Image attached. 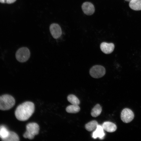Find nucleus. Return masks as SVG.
<instances>
[{"label":"nucleus","mask_w":141,"mask_h":141,"mask_svg":"<svg viewBox=\"0 0 141 141\" xmlns=\"http://www.w3.org/2000/svg\"><path fill=\"white\" fill-rule=\"evenodd\" d=\"M102 111L101 106L99 104H97L92 109L91 115L92 117H96L101 114Z\"/></svg>","instance_id":"nucleus-15"},{"label":"nucleus","mask_w":141,"mask_h":141,"mask_svg":"<svg viewBox=\"0 0 141 141\" xmlns=\"http://www.w3.org/2000/svg\"><path fill=\"white\" fill-rule=\"evenodd\" d=\"M114 47L113 43L105 42L102 43L100 45V48L102 51L106 54L112 53L114 50Z\"/></svg>","instance_id":"nucleus-8"},{"label":"nucleus","mask_w":141,"mask_h":141,"mask_svg":"<svg viewBox=\"0 0 141 141\" xmlns=\"http://www.w3.org/2000/svg\"><path fill=\"white\" fill-rule=\"evenodd\" d=\"M39 127L36 123H30L28 124L26 126V131L23 135L25 138L30 139H33L35 135L39 133Z\"/></svg>","instance_id":"nucleus-3"},{"label":"nucleus","mask_w":141,"mask_h":141,"mask_svg":"<svg viewBox=\"0 0 141 141\" xmlns=\"http://www.w3.org/2000/svg\"><path fill=\"white\" fill-rule=\"evenodd\" d=\"M16 0H0V2L3 3L11 4L14 2Z\"/></svg>","instance_id":"nucleus-19"},{"label":"nucleus","mask_w":141,"mask_h":141,"mask_svg":"<svg viewBox=\"0 0 141 141\" xmlns=\"http://www.w3.org/2000/svg\"><path fill=\"white\" fill-rule=\"evenodd\" d=\"M102 126L104 130L109 132H114L117 129V127L115 124L109 121L104 122Z\"/></svg>","instance_id":"nucleus-11"},{"label":"nucleus","mask_w":141,"mask_h":141,"mask_svg":"<svg viewBox=\"0 0 141 141\" xmlns=\"http://www.w3.org/2000/svg\"><path fill=\"white\" fill-rule=\"evenodd\" d=\"M34 110V103L31 102H26L17 107L15 114L17 120L21 121H25L31 116Z\"/></svg>","instance_id":"nucleus-1"},{"label":"nucleus","mask_w":141,"mask_h":141,"mask_svg":"<svg viewBox=\"0 0 141 141\" xmlns=\"http://www.w3.org/2000/svg\"><path fill=\"white\" fill-rule=\"evenodd\" d=\"M30 56V50L26 47H22L19 48L15 54L16 60L20 62L26 61L29 58Z\"/></svg>","instance_id":"nucleus-4"},{"label":"nucleus","mask_w":141,"mask_h":141,"mask_svg":"<svg viewBox=\"0 0 141 141\" xmlns=\"http://www.w3.org/2000/svg\"><path fill=\"white\" fill-rule=\"evenodd\" d=\"M124 0L126 1L130 2V1H131L132 0Z\"/></svg>","instance_id":"nucleus-20"},{"label":"nucleus","mask_w":141,"mask_h":141,"mask_svg":"<svg viewBox=\"0 0 141 141\" xmlns=\"http://www.w3.org/2000/svg\"><path fill=\"white\" fill-rule=\"evenodd\" d=\"M82 9L84 13L87 15H91L94 12L95 9L94 5L91 3L86 2L82 5Z\"/></svg>","instance_id":"nucleus-9"},{"label":"nucleus","mask_w":141,"mask_h":141,"mask_svg":"<svg viewBox=\"0 0 141 141\" xmlns=\"http://www.w3.org/2000/svg\"><path fill=\"white\" fill-rule=\"evenodd\" d=\"M50 30L51 35L55 39L58 38L62 34L61 28L57 24L54 23L51 24L50 27Z\"/></svg>","instance_id":"nucleus-7"},{"label":"nucleus","mask_w":141,"mask_h":141,"mask_svg":"<svg viewBox=\"0 0 141 141\" xmlns=\"http://www.w3.org/2000/svg\"><path fill=\"white\" fill-rule=\"evenodd\" d=\"M134 115L131 109L127 108L123 109L121 111V118L122 120L124 123H128L133 119Z\"/></svg>","instance_id":"nucleus-6"},{"label":"nucleus","mask_w":141,"mask_h":141,"mask_svg":"<svg viewBox=\"0 0 141 141\" xmlns=\"http://www.w3.org/2000/svg\"><path fill=\"white\" fill-rule=\"evenodd\" d=\"M19 138L18 135L15 132L9 131L8 136L2 140L4 141H18Z\"/></svg>","instance_id":"nucleus-13"},{"label":"nucleus","mask_w":141,"mask_h":141,"mask_svg":"<svg viewBox=\"0 0 141 141\" xmlns=\"http://www.w3.org/2000/svg\"><path fill=\"white\" fill-rule=\"evenodd\" d=\"M129 6L133 10H141V0H132L129 2Z\"/></svg>","instance_id":"nucleus-12"},{"label":"nucleus","mask_w":141,"mask_h":141,"mask_svg":"<svg viewBox=\"0 0 141 141\" xmlns=\"http://www.w3.org/2000/svg\"><path fill=\"white\" fill-rule=\"evenodd\" d=\"M15 103L14 98L11 96L5 94L0 96V110H8L11 108Z\"/></svg>","instance_id":"nucleus-2"},{"label":"nucleus","mask_w":141,"mask_h":141,"mask_svg":"<svg viewBox=\"0 0 141 141\" xmlns=\"http://www.w3.org/2000/svg\"><path fill=\"white\" fill-rule=\"evenodd\" d=\"M9 131L4 126H3L0 127V137L2 140L8 136Z\"/></svg>","instance_id":"nucleus-18"},{"label":"nucleus","mask_w":141,"mask_h":141,"mask_svg":"<svg viewBox=\"0 0 141 141\" xmlns=\"http://www.w3.org/2000/svg\"><path fill=\"white\" fill-rule=\"evenodd\" d=\"M68 101L72 104L78 105L80 101L78 98L75 95L70 94L68 95L67 98Z\"/></svg>","instance_id":"nucleus-17"},{"label":"nucleus","mask_w":141,"mask_h":141,"mask_svg":"<svg viewBox=\"0 0 141 141\" xmlns=\"http://www.w3.org/2000/svg\"><path fill=\"white\" fill-rule=\"evenodd\" d=\"M80 110V108L78 105L73 104L67 106L66 109V110L67 112L72 113H77Z\"/></svg>","instance_id":"nucleus-16"},{"label":"nucleus","mask_w":141,"mask_h":141,"mask_svg":"<svg viewBox=\"0 0 141 141\" xmlns=\"http://www.w3.org/2000/svg\"><path fill=\"white\" fill-rule=\"evenodd\" d=\"M105 135L104 129L102 126L98 125L95 130L93 132L92 137L94 139L98 138L102 139L103 138Z\"/></svg>","instance_id":"nucleus-10"},{"label":"nucleus","mask_w":141,"mask_h":141,"mask_svg":"<svg viewBox=\"0 0 141 141\" xmlns=\"http://www.w3.org/2000/svg\"><path fill=\"white\" fill-rule=\"evenodd\" d=\"M98 125L97 121L93 120L86 124L85 125V127L87 130L90 132L95 130Z\"/></svg>","instance_id":"nucleus-14"},{"label":"nucleus","mask_w":141,"mask_h":141,"mask_svg":"<svg viewBox=\"0 0 141 141\" xmlns=\"http://www.w3.org/2000/svg\"><path fill=\"white\" fill-rule=\"evenodd\" d=\"M105 69L103 66L96 65L92 67L90 69L89 73L93 78H98L103 77L105 73Z\"/></svg>","instance_id":"nucleus-5"}]
</instances>
